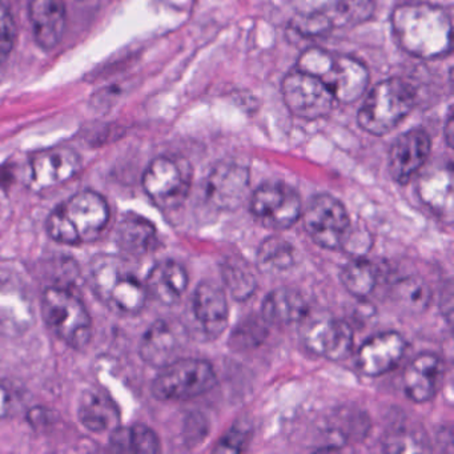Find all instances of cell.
<instances>
[{
  "label": "cell",
  "mask_w": 454,
  "mask_h": 454,
  "mask_svg": "<svg viewBox=\"0 0 454 454\" xmlns=\"http://www.w3.org/2000/svg\"><path fill=\"white\" fill-rule=\"evenodd\" d=\"M390 22L401 49L411 57L435 59L451 51V20L442 7L401 4L393 12Z\"/></svg>",
  "instance_id": "obj_1"
},
{
  "label": "cell",
  "mask_w": 454,
  "mask_h": 454,
  "mask_svg": "<svg viewBox=\"0 0 454 454\" xmlns=\"http://www.w3.org/2000/svg\"><path fill=\"white\" fill-rule=\"evenodd\" d=\"M110 222V207L100 193L82 191L58 206L46 223L47 233L67 246L91 243Z\"/></svg>",
  "instance_id": "obj_2"
},
{
  "label": "cell",
  "mask_w": 454,
  "mask_h": 454,
  "mask_svg": "<svg viewBox=\"0 0 454 454\" xmlns=\"http://www.w3.org/2000/svg\"><path fill=\"white\" fill-rule=\"evenodd\" d=\"M90 286L108 307L127 315L142 312L148 299L147 288L129 270L124 259L114 254H99L90 264Z\"/></svg>",
  "instance_id": "obj_3"
},
{
  "label": "cell",
  "mask_w": 454,
  "mask_h": 454,
  "mask_svg": "<svg viewBox=\"0 0 454 454\" xmlns=\"http://www.w3.org/2000/svg\"><path fill=\"white\" fill-rule=\"evenodd\" d=\"M296 70L320 79L341 105L360 99L369 86V71L363 63L316 47L302 52Z\"/></svg>",
  "instance_id": "obj_4"
},
{
  "label": "cell",
  "mask_w": 454,
  "mask_h": 454,
  "mask_svg": "<svg viewBox=\"0 0 454 454\" xmlns=\"http://www.w3.org/2000/svg\"><path fill=\"white\" fill-rule=\"evenodd\" d=\"M416 102V89L409 82L387 79L369 91L358 111V124L368 134L384 137L413 111Z\"/></svg>",
  "instance_id": "obj_5"
},
{
  "label": "cell",
  "mask_w": 454,
  "mask_h": 454,
  "mask_svg": "<svg viewBox=\"0 0 454 454\" xmlns=\"http://www.w3.org/2000/svg\"><path fill=\"white\" fill-rule=\"evenodd\" d=\"M42 315L49 328L74 349L91 341L92 321L83 301L65 286H50L42 296Z\"/></svg>",
  "instance_id": "obj_6"
},
{
  "label": "cell",
  "mask_w": 454,
  "mask_h": 454,
  "mask_svg": "<svg viewBox=\"0 0 454 454\" xmlns=\"http://www.w3.org/2000/svg\"><path fill=\"white\" fill-rule=\"evenodd\" d=\"M153 393L161 401H187L209 392L216 384L214 366L200 358H177L160 368Z\"/></svg>",
  "instance_id": "obj_7"
},
{
  "label": "cell",
  "mask_w": 454,
  "mask_h": 454,
  "mask_svg": "<svg viewBox=\"0 0 454 454\" xmlns=\"http://www.w3.org/2000/svg\"><path fill=\"white\" fill-rule=\"evenodd\" d=\"M192 175V167L185 159L159 156L145 169L143 188L159 208L176 209L190 195Z\"/></svg>",
  "instance_id": "obj_8"
},
{
  "label": "cell",
  "mask_w": 454,
  "mask_h": 454,
  "mask_svg": "<svg viewBox=\"0 0 454 454\" xmlns=\"http://www.w3.org/2000/svg\"><path fill=\"white\" fill-rule=\"evenodd\" d=\"M251 212L268 230H288L301 217V198L286 183H264L252 193Z\"/></svg>",
  "instance_id": "obj_9"
},
{
  "label": "cell",
  "mask_w": 454,
  "mask_h": 454,
  "mask_svg": "<svg viewBox=\"0 0 454 454\" xmlns=\"http://www.w3.org/2000/svg\"><path fill=\"white\" fill-rule=\"evenodd\" d=\"M304 227L313 243L324 249H341L350 228L349 215L339 199L321 193L304 212Z\"/></svg>",
  "instance_id": "obj_10"
},
{
  "label": "cell",
  "mask_w": 454,
  "mask_h": 454,
  "mask_svg": "<svg viewBox=\"0 0 454 454\" xmlns=\"http://www.w3.org/2000/svg\"><path fill=\"white\" fill-rule=\"evenodd\" d=\"M283 98L288 110L305 121L326 118L337 105L333 95L320 79L296 68L284 79Z\"/></svg>",
  "instance_id": "obj_11"
},
{
  "label": "cell",
  "mask_w": 454,
  "mask_h": 454,
  "mask_svg": "<svg viewBox=\"0 0 454 454\" xmlns=\"http://www.w3.org/2000/svg\"><path fill=\"white\" fill-rule=\"evenodd\" d=\"M82 168V158L68 147L50 148L35 153L30 160V184L42 191L70 182Z\"/></svg>",
  "instance_id": "obj_12"
},
{
  "label": "cell",
  "mask_w": 454,
  "mask_h": 454,
  "mask_svg": "<svg viewBox=\"0 0 454 454\" xmlns=\"http://www.w3.org/2000/svg\"><path fill=\"white\" fill-rule=\"evenodd\" d=\"M248 187V168L233 161H225L217 164L208 175L206 199L214 208L233 211L243 203Z\"/></svg>",
  "instance_id": "obj_13"
},
{
  "label": "cell",
  "mask_w": 454,
  "mask_h": 454,
  "mask_svg": "<svg viewBox=\"0 0 454 454\" xmlns=\"http://www.w3.org/2000/svg\"><path fill=\"white\" fill-rule=\"evenodd\" d=\"M432 150L429 134L414 129L403 132L389 151V174L398 184H406L427 163Z\"/></svg>",
  "instance_id": "obj_14"
},
{
  "label": "cell",
  "mask_w": 454,
  "mask_h": 454,
  "mask_svg": "<svg viewBox=\"0 0 454 454\" xmlns=\"http://www.w3.org/2000/svg\"><path fill=\"white\" fill-rule=\"evenodd\" d=\"M304 342L313 355L326 360L339 361L349 355L355 342V334L352 326L345 321L323 318L308 326Z\"/></svg>",
  "instance_id": "obj_15"
},
{
  "label": "cell",
  "mask_w": 454,
  "mask_h": 454,
  "mask_svg": "<svg viewBox=\"0 0 454 454\" xmlns=\"http://www.w3.org/2000/svg\"><path fill=\"white\" fill-rule=\"evenodd\" d=\"M406 347V340L397 332L376 334L361 345L357 355L358 369L365 376H382L400 364Z\"/></svg>",
  "instance_id": "obj_16"
},
{
  "label": "cell",
  "mask_w": 454,
  "mask_h": 454,
  "mask_svg": "<svg viewBox=\"0 0 454 454\" xmlns=\"http://www.w3.org/2000/svg\"><path fill=\"white\" fill-rule=\"evenodd\" d=\"M445 364L434 353H421L409 363L403 374V390L414 403H427L441 389Z\"/></svg>",
  "instance_id": "obj_17"
},
{
  "label": "cell",
  "mask_w": 454,
  "mask_h": 454,
  "mask_svg": "<svg viewBox=\"0 0 454 454\" xmlns=\"http://www.w3.org/2000/svg\"><path fill=\"white\" fill-rule=\"evenodd\" d=\"M28 18L41 49L50 51L62 42L67 20L65 0H28Z\"/></svg>",
  "instance_id": "obj_18"
},
{
  "label": "cell",
  "mask_w": 454,
  "mask_h": 454,
  "mask_svg": "<svg viewBox=\"0 0 454 454\" xmlns=\"http://www.w3.org/2000/svg\"><path fill=\"white\" fill-rule=\"evenodd\" d=\"M192 309L207 337L216 339L224 333L230 318V305L227 294L219 286L211 281L199 284L193 294Z\"/></svg>",
  "instance_id": "obj_19"
},
{
  "label": "cell",
  "mask_w": 454,
  "mask_h": 454,
  "mask_svg": "<svg viewBox=\"0 0 454 454\" xmlns=\"http://www.w3.org/2000/svg\"><path fill=\"white\" fill-rule=\"evenodd\" d=\"M183 347V331L172 321L158 320L145 332L140 341L139 353L148 365L163 368L172 361Z\"/></svg>",
  "instance_id": "obj_20"
},
{
  "label": "cell",
  "mask_w": 454,
  "mask_h": 454,
  "mask_svg": "<svg viewBox=\"0 0 454 454\" xmlns=\"http://www.w3.org/2000/svg\"><path fill=\"white\" fill-rule=\"evenodd\" d=\"M190 283L187 270L174 260H164L153 265L145 278L148 296L164 305H174L180 301Z\"/></svg>",
  "instance_id": "obj_21"
},
{
  "label": "cell",
  "mask_w": 454,
  "mask_h": 454,
  "mask_svg": "<svg viewBox=\"0 0 454 454\" xmlns=\"http://www.w3.org/2000/svg\"><path fill=\"white\" fill-rule=\"evenodd\" d=\"M115 241L123 254L132 257L145 256L158 247V230L145 217L127 214L116 227Z\"/></svg>",
  "instance_id": "obj_22"
},
{
  "label": "cell",
  "mask_w": 454,
  "mask_h": 454,
  "mask_svg": "<svg viewBox=\"0 0 454 454\" xmlns=\"http://www.w3.org/2000/svg\"><path fill=\"white\" fill-rule=\"evenodd\" d=\"M309 312L307 300L294 288H278L268 294L262 305V317L273 325H291L304 320Z\"/></svg>",
  "instance_id": "obj_23"
},
{
  "label": "cell",
  "mask_w": 454,
  "mask_h": 454,
  "mask_svg": "<svg viewBox=\"0 0 454 454\" xmlns=\"http://www.w3.org/2000/svg\"><path fill=\"white\" fill-rule=\"evenodd\" d=\"M79 419L84 427L95 433L108 432L119 427L121 414L113 398L102 389H89L79 403Z\"/></svg>",
  "instance_id": "obj_24"
},
{
  "label": "cell",
  "mask_w": 454,
  "mask_h": 454,
  "mask_svg": "<svg viewBox=\"0 0 454 454\" xmlns=\"http://www.w3.org/2000/svg\"><path fill=\"white\" fill-rule=\"evenodd\" d=\"M421 200L432 211L451 219L453 214V171L451 166L427 172L419 184Z\"/></svg>",
  "instance_id": "obj_25"
},
{
  "label": "cell",
  "mask_w": 454,
  "mask_h": 454,
  "mask_svg": "<svg viewBox=\"0 0 454 454\" xmlns=\"http://www.w3.org/2000/svg\"><path fill=\"white\" fill-rule=\"evenodd\" d=\"M110 445L121 453L155 454L160 451L158 434L145 425L116 427L111 430Z\"/></svg>",
  "instance_id": "obj_26"
},
{
  "label": "cell",
  "mask_w": 454,
  "mask_h": 454,
  "mask_svg": "<svg viewBox=\"0 0 454 454\" xmlns=\"http://www.w3.org/2000/svg\"><path fill=\"white\" fill-rule=\"evenodd\" d=\"M296 262V249L286 239L270 236L257 251V265L267 273L284 272Z\"/></svg>",
  "instance_id": "obj_27"
},
{
  "label": "cell",
  "mask_w": 454,
  "mask_h": 454,
  "mask_svg": "<svg viewBox=\"0 0 454 454\" xmlns=\"http://www.w3.org/2000/svg\"><path fill=\"white\" fill-rule=\"evenodd\" d=\"M342 286L356 297H366L376 288L379 281V270L373 262L364 257H356L341 270Z\"/></svg>",
  "instance_id": "obj_28"
},
{
  "label": "cell",
  "mask_w": 454,
  "mask_h": 454,
  "mask_svg": "<svg viewBox=\"0 0 454 454\" xmlns=\"http://www.w3.org/2000/svg\"><path fill=\"white\" fill-rule=\"evenodd\" d=\"M393 302L408 313H421L429 305L432 294L429 286L419 278L398 280L390 291Z\"/></svg>",
  "instance_id": "obj_29"
},
{
  "label": "cell",
  "mask_w": 454,
  "mask_h": 454,
  "mask_svg": "<svg viewBox=\"0 0 454 454\" xmlns=\"http://www.w3.org/2000/svg\"><path fill=\"white\" fill-rule=\"evenodd\" d=\"M225 286L236 300L249 299L256 291V276L252 272L248 262L239 257H230L222 265Z\"/></svg>",
  "instance_id": "obj_30"
},
{
  "label": "cell",
  "mask_w": 454,
  "mask_h": 454,
  "mask_svg": "<svg viewBox=\"0 0 454 454\" xmlns=\"http://www.w3.org/2000/svg\"><path fill=\"white\" fill-rule=\"evenodd\" d=\"M267 325L268 324L265 323L262 316L260 317L252 316L236 326L230 344L235 349H249V348L256 347L267 336Z\"/></svg>",
  "instance_id": "obj_31"
},
{
  "label": "cell",
  "mask_w": 454,
  "mask_h": 454,
  "mask_svg": "<svg viewBox=\"0 0 454 454\" xmlns=\"http://www.w3.org/2000/svg\"><path fill=\"white\" fill-rule=\"evenodd\" d=\"M18 28L6 4L0 2V66L4 65L17 43Z\"/></svg>",
  "instance_id": "obj_32"
},
{
  "label": "cell",
  "mask_w": 454,
  "mask_h": 454,
  "mask_svg": "<svg viewBox=\"0 0 454 454\" xmlns=\"http://www.w3.org/2000/svg\"><path fill=\"white\" fill-rule=\"evenodd\" d=\"M251 438V430L246 424H236L228 430L227 434L223 435L217 442L214 451L216 453H240L246 450Z\"/></svg>",
  "instance_id": "obj_33"
},
{
  "label": "cell",
  "mask_w": 454,
  "mask_h": 454,
  "mask_svg": "<svg viewBox=\"0 0 454 454\" xmlns=\"http://www.w3.org/2000/svg\"><path fill=\"white\" fill-rule=\"evenodd\" d=\"M371 247L372 238L368 231L349 228L341 249L347 251V254H353V256L363 257L371 249Z\"/></svg>",
  "instance_id": "obj_34"
},
{
  "label": "cell",
  "mask_w": 454,
  "mask_h": 454,
  "mask_svg": "<svg viewBox=\"0 0 454 454\" xmlns=\"http://www.w3.org/2000/svg\"><path fill=\"white\" fill-rule=\"evenodd\" d=\"M12 395L4 385L0 384V419H6L12 411Z\"/></svg>",
  "instance_id": "obj_35"
},
{
  "label": "cell",
  "mask_w": 454,
  "mask_h": 454,
  "mask_svg": "<svg viewBox=\"0 0 454 454\" xmlns=\"http://www.w3.org/2000/svg\"><path fill=\"white\" fill-rule=\"evenodd\" d=\"M451 132H453V118L449 115L448 123H446V142H448L449 147H451Z\"/></svg>",
  "instance_id": "obj_36"
}]
</instances>
